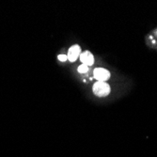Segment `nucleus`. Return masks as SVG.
<instances>
[{"label":"nucleus","mask_w":157,"mask_h":157,"mask_svg":"<svg viewBox=\"0 0 157 157\" xmlns=\"http://www.w3.org/2000/svg\"><path fill=\"white\" fill-rule=\"evenodd\" d=\"M93 93L98 97H105L110 93V86L106 82L97 81L92 88Z\"/></svg>","instance_id":"1"},{"label":"nucleus","mask_w":157,"mask_h":157,"mask_svg":"<svg viewBox=\"0 0 157 157\" xmlns=\"http://www.w3.org/2000/svg\"><path fill=\"white\" fill-rule=\"evenodd\" d=\"M93 75L97 81H102V82H105L110 78L109 71L104 68H96L93 72Z\"/></svg>","instance_id":"2"},{"label":"nucleus","mask_w":157,"mask_h":157,"mask_svg":"<svg viewBox=\"0 0 157 157\" xmlns=\"http://www.w3.org/2000/svg\"><path fill=\"white\" fill-rule=\"evenodd\" d=\"M80 55H81V48L79 45L75 44L69 49L67 58L71 62H75V61H76L78 56H80Z\"/></svg>","instance_id":"3"},{"label":"nucleus","mask_w":157,"mask_h":157,"mask_svg":"<svg viewBox=\"0 0 157 157\" xmlns=\"http://www.w3.org/2000/svg\"><path fill=\"white\" fill-rule=\"evenodd\" d=\"M80 60L83 64L89 66L93 65L94 63V56L90 51H85L80 55Z\"/></svg>","instance_id":"4"},{"label":"nucleus","mask_w":157,"mask_h":157,"mask_svg":"<svg viewBox=\"0 0 157 157\" xmlns=\"http://www.w3.org/2000/svg\"><path fill=\"white\" fill-rule=\"evenodd\" d=\"M78 72L80 74H86V73H88V71H89V67L87 65H85V64H82L78 67Z\"/></svg>","instance_id":"5"},{"label":"nucleus","mask_w":157,"mask_h":157,"mask_svg":"<svg viewBox=\"0 0 157 157\" xmlns=\"http://www.w3.org/2000/svg\"><path fill=\"white\" fill-rule=\"evenodd\" d=\"M58 59H59V60H60V61H66L67 59H68V58H67V55H59V56H58Z\"/></svg>","instance_id":"6"}]
</instances>
